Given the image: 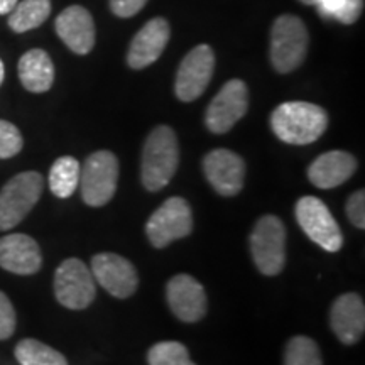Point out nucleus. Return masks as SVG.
Listing matches in <instances>:
<instances>
[{"instance_id": "4468645a", "label": "nucleus", "mask_w": 365, "mask_h": 365, "mask_svg": "<svg viewBox=\"0 0 365 365\" xmlns=\"http://www.w3.org/2000/svg\"><path fill=\"white\" fill-rule=\"evenodd\" d=\"M166 298L171 312L185 323L200 322L208 312L207 291L190 274H176L168 282Z\"/></svg>"}, {"instance_id": "72a5a7b5", "label": "nucleus", "mask_w": 365, "mask_h": 365, "mask_svg": "<svg viewBox=\"0 0 365 365\" xmlns=\"http://www.w3.org/2000/svg\"><path fill=\"white\" fill-rule=\"evenodd\" d=\"M301 4H304V6H314L317 4V0H299Z\"/></svg>"}, {"instance_id": "bb28decb", "label": "nucleus", "mask_w": 365, "mask_h": 365, "mask_svg": "<svg viewBox=\"0 0 365 365\" xmlns=\"http://www.w3.org/2000/svg\"><path fill=\"white\" fill-rule=\"evenodd\" d=\"M17 327V314L12 301L0 291V340L11 339Z\"/></svg>"}, {"instance_id": "6e6552de", "label": "nucleus", "mask_w": 365, "mask_h": 365, "mask_svg": "<svg viewBox=\"0 0 365 365\" xmlns=\"http://www.w3.org/2000/svg\"><path fill=\"white\" fill-rule=\"evenodd\" d=\"M193 232V212L181 196H171L145 223V235L150 245L164 249L175 240L185 239Z\"/></svg>"}, {"instance_id": "412c9836", "label": "nucleus", "mask_w": 365, "mask_h": 365, "mask_svg": "<svg viewBox=\"0 0 365 365\" xmlns=\"http://www.w3.org/2000/svg\"><path fill=\"white\" fill-rule=\"evenodd\" d=\"M51 14V0H21L9 14V27L14 33L36 29Z\"/></svg>"}, {"instance_id": "aec40b11", "label": "nucleus", "mask_w": 365, "mask_h": 365, "mask_svg": "<svg viewBox=\"0 0 365 365\" xmlns=\"http://www.w3.org/2000/svg\"><path fill=\"white\" fill-rule=\"evenodd\" d=\"M17 71L22 86L31 93H44L54 83L53 59L43 49H31L22 54Z\"/></svg>"}, {"instance_id": "4be33fe9", "label": "nucleus", "mask_w": 365, "mask_h": 365, "mask_svg": "<svg viewBox=\"0 0 365 365\" xmlns=\"http://www.w3.org/2000/svg\"><path fill=\"white\" fill-rule=\"evenodd\" d=\"M81 164L71 156H61L53 163L49 171V190L58 198H70L80 185Z\"/></svg>"}, {"instance_id": "1a4fd4ad", "label": "nucleus", "mask_w": 365, "mask_h": 365, "mask_svg": "<svg viewBox=\"0 0 365 365\" xmlns=\"http://www.w3.org/2000/svg\"><path fill=\"white\" fill-rule=\"evenodd\" d=\"M296 220L303 232L318 247L327 252H339L344 247L341 228L333 218L331 212L317 196H303L294 208Z\"/></svg>"}, {"instance_id": "20e7f679", "label": "nucleus", "mask_w": 365, "mask_h": 365, "mask_svg": "<svg viewBox=\"0 0 365 365\" xmlns=\"http://www.w3.org/2000/svg\"><path fill=\"white\" fill-rule=\"evenodd\" d=\"M309 36L298 16L277 17L271 31V63L277 73H291L303 65L308 53Z\"/></svg>"}, {"instance_id": "a878e982", "label": "nucleus", "mask_w": 365, "mask_h": 365, "mask_svg": "<svg viewBox=\"0 0 365 365\" xmlns=\"http://www.w3.org/2000/svg\"><path fill=\"white\" fill-rule=\"evenodd\" d=\"M24 139L12 122L0 120V159H11L22 150Z\"/></svg>"}, {"instance_id": "5701e85b", "label": "nucleus", "mask_w": 365, "mask_h": 365, "mask_svg": "<svg viewBox=\"0 0 365 365\" xmlns=\"http://www.w3.org/2000/svg\"><path fill=\"white\" fill-rule=\"evenodd\" d=\"M21 365H68L65 355L36 339H24L14 349Z\"/></svg>"}, {"instance_id": "9b49d317", "label": "nucleus", "mask_w": 365, "mask_h": 365, "mask_svg": "<svg viewBox=\"0 0 365 365\" xmlns=\"http://www.w3.org/2000/svg\"><path fill=\"white\" fill-rule=\"evenodd\" d=\"M249 110V88L242 80H230L208 105L205 124L213 134H225Z\"/></svg>"}, {"instance_id": "6ab92c4d", "label": "nucleus", "mask_w": 365, "mask_h": 365, "mask_svg": "<svg viewBox=\"0 0 365 365\" xmlns=\"http://www.w3.org/2000/svg\"><path fill=\"white\" fill-rule=\"evenodd\" d=\"M357 171V159L345 150H328L308 168V180L319 190H331L344 185Z\"/></svg>"}, {"instance_id": "0eeeda50", "label": "nucleus", "mask_w": 365, "mask_h": 365, "mask_svg": "<svg viewBox=\"0 0 365 365\" xmlns=\"http://www.w3.org/2000/svg\"><path fill=\"white\" fill-rule=\"evenodd\" d=\"M54 296L58 303L68 309H85L95 301L97 282L88 266L76 257L59 264L54 272Z\"/></svg>"}, {"instance_id": "f257e3e1", "label": "nucleus", "mask_w": 365, "mask_h": 365, "mask_svg": "<svg viewBox=\"0 0 365 365\" xmlns=\"http://www.w3.org/2000/svg\"><path fill=\"white\" fill-rule=\"evenodd\" d=\"M328 113L319 105L309 102H286L274 108L271 127L282 143L293 145H307L325 134Z\"/></svg>"}, {"instance_id": "cd10ccee", "label": "nucleus", "mask_w": 365, "mask_h": 365, "mask_svg": "<svg viewBox=\"0 0 365 365\" xmlns=\"http://www.w3.org/2000/svg\"><path fill=\"white\" fill-rule=\"evenodd\" d=\"M345 210H346V215H349V220L352 222L355 227L360 228V230H364L365 228V191L359 190L350 195V198L346 200Z\"/></svg>"}, {"instance_id": "7c9ffc66", "label": "nucleus", "mask_w": 365, "mask_h": 365, "mask_svg": "<svg viewBox=\"0 0 365 365\" xmlns=\"http://www.w3.org/2000/svg\"><path fill=\"white\" fill-rule=\"evenodd\" d=\"M314 6L318 7L323 17H333L335 19L336 14L340 11V0H317Z\"/></svg>"}, {"instance_id": "9d476101", "label": "nucleus", "mask_w": 365, "mask_h": 365, "mask_svg": "<svg viewBox=\"0 0 365 365\" xmlns=\"http://www.w3.org/2000/svg\"><path fill=\"white\" fill-rule=\"evenodd\" d=\"M215 70V54L208 44H200L182 58L176 73L175 91L181 102L200 98L210 85Z\"/></svg>"}, {"instance_id": "7ed1b4c3", "label": "nucleus", "mask_w": 365, "mask_h": 365, "mask_svg": "<svg viewBox=\"0 0 365 365\" xmlns=\"http://www.w3.org/2000/svg\"><path fill=\"white\" fill-rule=\"evenodd\" d=\"M44 178L38 171H24L11 178L0 190V232L17 227L39 202Z\"/></svg>"}, {"instance_id": "a211bd4d", "label": "nucleus", "mask_w": 365, "mask_h": 365, "mask_svg": "<svg viewBox=\"0 0 365 365\" xmlns=\"http://www.w3.org/2000/svg\"><path fill=\"white\" fill-rule=\"evenodd\" d=\"M330 327L344 345H355L365 331V304L357 293H345L333 301Z\"/></svg>"}, {"instance_id": "f3484780", "label": "nucleus", "mask_w": 365, "mask_h": 365, "mask_svg": "<svg viewBox=\"0 0 365 365\" xmlns=\"http://www.w3.org/2000/svg\"><path fill=\"white\" fill-rule=\"evenodd\" d=\"M43 266V252L33 237L9 234L0 239V267L17 276H31Z\"/></svg>"}, {"instance_id": "39448f33", "label": "nucleus", "mask_w": 365, "mask_h": 365, "mask_svg": "<svg viewBox=\"0 0 365 365\" xmlns=\"http://www.w3.org/2000/svg\"><path fill=\"white\" fill-rule=\"evenodd\" d=\"M287 232L281 218L264 215L257 220L250 234V254L255 267L264 276H277L286 266Z\"/></svg>"}, {"instance_id": "2eb2a0df", "label": "nucleus", "mask_w": 365, "mask_h": 365, "mask_svg": "<svg viewBox=\"0 0 365 365\" xmlns=\"http://www.w3.org/2000/svg\"><path fill=\"white\" fill-rule=\"evenodd\" d=\"M59 39L75 54H88L95 46L97 31L91 14L81 6L66 7L54 22Z\"/></svg>"}, {"instance_id": "f03ea898", "label": "nucleus", "mask_w": 365, "mask_h": 365, "mask_svg": "<svg viewBox=\"0 0 365 365\" xmlns=\"http://www.w3.org/2000/svg\"><path fill=\"white\" fill-rule=\"evenodd\" d=\"M180 166V143L170 125L149 132L140 161V180L148 191H159L173 180Z\"/></svg>"}, {"instance_id": "473e14b6", "label": "nucleus", "mask_w": 365, "mask_h": 365, "mask_svg": "<svg viewBox=\"0 0 365 365\" xmlns=\"http://www.w3.org/2000/svg\"><path fill=\"white\" fill-rule=\"evenodd\" d=\"M4 78H6V66H4V61L0 59V85L4 83Z\"/></svg>"}, {"instance_id": "2f4dec72", "label": "nucleus", "mask_w": 365, "mask_h": 365, "mask_svg": "<svg viewBox=\"0 0 365 365\" xmlns=\"http://www.w3.org/2000/svg\"><path fill=\"white\" fill-rule=\"evenodd\" d=\"M17 2H19V0H0V16L11 14L12 9L17 6Z\"/></svg>"}, {"instance_id": "393cba45", "label": "nucleus", "mask_w": 365, "mask_h": 365, "mask_svg": "<svg viewBox=\"0 0 365 365\" xmlns=\"http://www.w3.org/2000/svg\"><path fill=\"white\" fill-rule=\"evenodd\" d=\"M149 365H196L191 362L190 352L180 341H159L148 352Z\"/></svg>"}, {"instance_id": "c756f323", "label": "nucleus", "mask_w": 365, "mask_h": 365, "mask_svg": "<svg viewBox=\"0 0 365 365\" xmlns=\"http://www.w3.org/2000/svg\"><path fill=\"white\" fill-rule=\"evenodd\" d=\"M148 0H110L112 12L118 17H134L143 11Z\"/></svg>"}, {"instance_id": "b1692460", "label": "nucleus", "mask_w": 365, "mask_h": 365, "mask_svg": "<svg viewBox=\"0 0 365 365\" xmlns=\"http://www.w3.org/2000/svg\"><path fill=\"white\" fill-rule=\"evenodd\" d=\"M284 365H322L318 344L309 336H293L286 344Z\"/></svg>"}, {"instance_id": "423d86ee", "label": "nucleus", "mask_w": 365, "mask_h": 365, "mask_svg": "<svg viewBox=\"0 0 365 365\" xmlns=\"http://www.w3.org/2000/svg\"><path fill=\"white\" fill-rule=\"evenodd\" d=\"M118 181V159L110 150L90 154L80 168L81 198L88 207L98 208L113 198Z\"/></svg>"}, {"instance_id": "f8f14e48", "label": "nucleus", "mask_w": 365, "mask_h": 365, "mask_svg": "<svg viewBox=\"0 0 365 365\" xmlns=\"http://www.w3.org/2000/svg\"><path fill=\"white\" fill-rule=\"evenodd\" d=\"M91 274L95 282L112 294L113 298L127 299L139 287V274L134 264L118 254L103 252L91 259Z\"/></svg>"}, {"instance_id": "dca6fc26", "label": "nucleus", "mask_w": 365, "mask_h": 365, "mask_svg": "<svg viewBox=\"0 0 365 365\" xmlns=\"http://www.w3.org/2000/svg\"><path fill=\"white\" fill-rule=\"evenodd\" d=\"M171 27L164 17H154L132 39L127 63L132 70H143L156 63L170 43Z\"/></svg>"}, {"instance_id": "c85d7f7f", "label": "nucleus", "mask_w": 365, "mask_h": 365, "mask_svg": "<svg viewBox=\"0 0 365 365\" xmlns=\"http://www.w3.org/2000/svg\"><path fill=\"white\" fill-rule=\"evenodd\" d=\"M364 11V0H340V11L335 19L341 24H354Z\"/></svg>"}, {"instance_id": "ddd939ff", "label": "nucleus", "mask_w": 365, "mask_h": 365, "mask_svg": "<svg viewBox=\"0 0 365 365\" xmlns=\"http://www.w3.org/2000/svg\"><path fill=\"white\" fill-rule=\"evenodd\" d=\"M203 173L218 195L235 196L244 188L247 166L234 150L213 149L203 158Z\"/></svg>"}]
</instances>
